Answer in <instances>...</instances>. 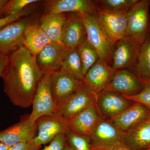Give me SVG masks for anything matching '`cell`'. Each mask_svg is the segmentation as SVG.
Listing matches in <instances>:
<instances>
[{"mask_svg": "<svg viewBox=\"0 0 150 150\" xmlns=\"http://www.w3.org/2000/svg\"><path fill=\"white\" fill-rule=\"evenodd\" d=\"M40 147L35 145L32 140L21 142L9 148V150H39Z\"/></svg>", "mask_w": 150, "mask_h": 150, "instance_id": "33", "label": "cell"}, {"mask_svg": "<svg viewBox=\"0 0 150 150\" xmlns=\"http://www.w3.org/2000/svg\"><path fill=\"white\" fill-rule=\"evenodd\" d=\"M39 2L37 0H8L4 11V17L18 13L28 6Z\"/></svg>", "mask_w": 150, "mask_h": 150, "instance_id": "29", "label": "cell"}, {"mask_svg": "<svg viewBox=\"0 0 150 150\" xmlns=\"http://www.w3.org/2000/svg\"><path fill=\"white\" fill-rule=\"evenodd\" d=\"M96 8L103 10L129 11L139 0H95Z\"/></svg>", "mask_w": 150, "mask_h": 150, "instance_id": "27", "label": "cell"}, {"mask_svg": "<svg viewBox=\"0 0 150 150\" xmlns=\"http://www.w3.org/2000/svg\"><path fill=\"white\" fill-rule=\"evenodd\" d=\"M50 143L49 145L39 150H64L67 143L65 134L57 135Z\"/></svg>", "mask_w": 150, "mask_h": 150, "instance_id": "32", "label": "cell"}, {"mask_svg": "<svg viewBox=\"0 0 150 150\" xmlns=\"http://www.w3.org/2000/svg\"><path fill=\"white\" fill-rule=\"evenodd\" d=\"M79 14L84 23L89 43L96 50L99 59L105 61L110 66L114 45L103 29L96 13Z\"/></svg>", "mask_w": 150, "mask_h": 150, "instance_id": "2", "label": "cell"}, {"mask_svg": "<svg viewBox=\"0 0 150 150\" xmlns=\"http://www.w3.org/2000/svg\"><path fill=\"white\" fill-rule=\"evenodd\" d=\"M114 71L107 62L98 59L85 75L84 83L97 94L106 89Z\"/></svg>", "mask_w": 150, "mask_h": 150, "instance_id": "16", "label": "cell"}, {"mask_svg": "<svg viewBox=\"0 0 150 150\" xmlns=\"http://www.w3.org/2000/svg\"><path fill=\"white\" fill-rule=\"evenodd\" d=\"M141 45L129 37H125L114 45L111 58L114 71L127 69L132 71L137 62Z\"/></svg>", "mask_w": 150, "mask_h": 150, "instance_id": "9", "label": "cell"}, {"mask_svg": "<svg viewBox=\"0 0 150 150\" xmlns=\"http://www.w3.org/2000/svg\"><path fill=\"white\" fill-rule=\"evenodd\" d=\"M44 74L35 56L23 45L11 51L1 78L4 91L15 105L31 106Z\"/></svg>", "mask_w": 150, "mask_h": 150, "instance_id": "1", "label": "cell"}, {"mask_svg": "<svg viewBox=\"0 0 150 150\" xmlns=\"http://www.w3.org/2000/svg\"><path fill=\"white\" fill-rule=\"evenodd\" d=\"M96 13L103 29L114 45L126 36L128 11L103 10L96 8Z\"/></svg>", "mask_w": 150, "mask_h": 150, "instance_id": "5", "label": "cell"}, {"mask_svg": "<svg viewBox=\"0 0 150 150\" xmlns=\"http://www.w3.org/2000/svg\"><path fill=\"white\" fill-rule=\"evenodd\" d=\"M9 53L0 51V77H1L4 70L7 64Z\"/></svg>", "mask_w": 150, "mask_h": 150, "instance_id": "34", "label": "cell"}, {"mask_svg": "<svg viewBox=\"0 0 150 150\" xmlns=\"http://www.w3.org/2000/svg\"><path fill=\"white\" fill-rule=\"evenodd\" d=\"M64 150H73V149H72L69 146V145L67 144V143H66V146H65Z\"/></svg>", "mask_w": 150, "mask_h": 150, "instance_id": "38", "label": "cell"}, {"mask_svg": "<svg viewBox=\"0 0 150 150\" xmlns=\"http://www.w3.org/2000/svg\"><path fill=\"white\" fill-rule=\"evenodd\" d=\"M144 86L134 72L127 69L114 71L106 89L116 92L126 96H132L139 93Z\"/></svg>", "mask_w": 150, "mask_h": 150, "instance_id": "12", "label": "cell"}, {"mask_svg": "<svg viewBox=\"0 0 150 150\" xmlns=\"http://www.w3.org/2000/svg\"><path fill=\"white\" fill-rule=\"evenodd\" d=\"M96 94L84 83L58 106L57 115L69 121L79 113L96 103Z\"/></svg>", "mask_w": 150, "mask_h": 150, "instance_id": "7", "label": "cell"}, {"mask_svg": "<svg viewBox=\"0 0 150 150\" xmlns=\"http://www.w3.org/2000/svg\"><path fill=\"white\" fill-rule=\"evenodd\" d=\"M150 0H139L128 11L125 37L142 44L150 34Z\"/></svg>", "mask_w": 150, "mask_h": 150, "instance_id": "3", "label": "cell"}, {"mask_svg": "<svg viewBox=\"0 0 150 150\" xmlns=\"http://www.w3.org/2000/svg\"><path fill=\"white\" fill-rule=\"evenodd\" d=\"M86 39L85 26L79 14L67 13L62 28V43L67 48H76Z\"/></svg>", "mask_w": 150, "mask_h": 150, "instance_id": "13", "label": "cell"}, {"mask_svg": "<svg viewBox=\"0 0 150 150\" xmlns=\"http://www.w3.org/2000/svg\"><path fill=\"white\" fill-rule=\"evenodd\" d=\"M31 113L28 120L35 123L39 118L44 116L57 115L58 106L54 102L49 83V75H44L32 103Z\"/></svg>", "mask_w": 150, "mask_h": 150, "instance_id": "6", "label": "cell"}, {"mask_svg": "<svg viewBox=\"0 0 150 150\" xmlns=\"http://www.w3.org/2000/svg\"><path fill=\"white\" fill-rule=\"evenodd\" d=\"M28 116L22 118L18 123L0 131V142L10 147L18 143L32 140L35 137L37 124L36 123H30Z\"/></svg>", "mask_w": 150, "mask_h": 150, "instance_id": "15", "label": "cell"}, {"mask_svg": "<svg viewBox=\"0 0 150 150\" xmlns=\"http://www.w3.org/2000/svg\"><path fill=\"white\" fill-rule=\"evenodd\" d=\"M143 81H150V34L141 44L137 62L132 70Z\"/></svg>", "mask_w": 150, "mask_h": 150, "instance_id": "24", "label": "cell"}, {"mask_svg": "<svg viewBox=\"0 0 150 150\" xmlns=\"http://www.w3.org/2000/svg\"><path fill=\"white\" fill-rule=\"evenodd\" d=\"M33 4L28 6L23 11L18 13L11 14L8 16L0 18V30L2 29L8 25L18 21L19 20L26 17L32 13L34 8L33 7Z\"/></svg>", "mask_w": 150, "mask_h": 150, "instance_id": "31", "label": "cell"}, {"mask_svg": "<svg viewBox=\"0 0 150 150\" xmlns=\"http://www.w3.org/2000/svg\"><path fill=\"white\" fill-rule=\"evenodd\" d=\"M9 148L5 144L0 142V150H9Z\"/></svg>", "mask_w": 150, "mask_h": 150, "instance_id": "37", "label": "cell"}, {"mask_svg": "<svg viewBox=\"0 0 150 150\" xmlns=\"http://www.w3.org/2000/svg\"><path fill=\"white\" fill-rule=\"evenodd\" d=\"M121 144L130 150L150 149V118L124 132Z\"/></svg>", "mask_w": 150, "mask_h": 150, "instance_id": "20", "label": "cell"}, {"mask_svg": "<svg viewBox=\"0 0 150 150\" xmlns=\"http://www.w3.org/2000/svg\"><path fill=\"white\" fill-rule=\"evenodd\" d=\"M67 49L62 42H51L35 56L38 66L44 75H50L61 69L62 59Z\"/></svg>", "mask_w": 150, "mask_h": 150, "instance_id": "14", "label": "cell"}, {"mask_svg": "<svg viewBox=\"0 0 150 150\" xmlns=\"http://www.w3.org/2000/svg\"><path fill=\"white\" fill-rule=\"evenodd\" d=\"M112 150H130L129 149H127L126 147L123 146L122 144L118 145V146H116Z\"/></svg>", "mask_w": 150, "mask_h": 150, "instance_id": "36", "label": "cell"}, {"mask_svg": "<svg viewBox=\"0 0 150 150\" xmlns=\"http://www.w3.org/2000/svg\"><path fill=\"white\" fill-rule=\"evenodd\" d=\"M43 3L44 13H93L96 12V7L90 0H48Z\"/></svg>", "mask_w": 150, "mask_h": 150, "instance_id": "18", "label": "cell"}, {"mask_svg": "<svg viewBox=\"0 0 150 150\" xmlns=\"http://www.w3.org/2000/svg\"><path fill=\"white\" fill-rule=\"evenodd\" d=\"M30 18H23L0 30V51L10 53L22 46L25 30L30 23Z\"/></svg>", "mask_w": 150, "mask_h": 150, "instance_id": "17", "label": "cell"}, {"mask_svg": "<svg viewBox=\"0 0 150 150\" xmlns=\"http://www.w3.org/2000/svg\"><path fill=\"white\" fill-rule=\"evenodd\" d=\"M8 0H0V18L4 17L5 7Z\"/></svg>", "mask_w": 150, "mask_h": 150, "instance_id": "35", "label": "cell"}, {"mask_svg": "<svg viewBox=\"0 0 150 150\" xmlns=\"http://www.w3.org/2000/svg\"><path fill=\"white\" fill-rule=\"evenodd\" d=\"M144 88L139 93L132 96H123L134 102L143 105L150 111V81H144Z\"/></svg>", "mask_w": 150, "mask_h": 150, "instance_id": "30", "label": "cell"}, {"mask_svg": "<svg viewBox=\"0 0 150 150\" xmlns=\"http://www.w3.org/2000/svg\"><path fill=\"white\" fill-rule=\"evenodd\" d=\"M134 103L121 94L108 90L96 94L98 110L103 118L108 120L121 114Z\"/></svg>", "mask_w": 150, "mask_h": 150, "instance_id": "11", "label": "cell"}, {"mask_svg": "<svg viewBox=\"0 0 150 150\" xmlns=\"http://www.w3.org/2000/svg\"><path fill=\"white\" fill-rule=\"evenodd\" d=\"M149 150H150V149H149Z\"/></svg>", "mask_w": 150, "mask_h": 150, "instance_id": "40", "label": "cell"}, {"mask_svg": "<svg viewBox=\"0 0 150 150\" xmlns=\"http://www.w3.org/2000/svg\"><path fill=\"white\" fill-rule=\"evenodd\" d=\"M80 57L84 76L89 69L99 59L96 49L87 40L84 41L76 48Z\"/></svg>", "mask_w": 150, "mask_h": 150, "instance_id": "26", "label": "cell"}, {"mask_svg": "<svg viewBox=\"0 0 150 150\" xmlns=\"http://www.w3.org/2000/svg\"><path fill=\"white\" fill-rule=\"evenodd\" d=\"M149 118L150 110L143 105L135 102L121 114L109 120L120 131L126 132Z\"/></svg>", "mask_w": 150, "mask_h": 150, "instance_id": "19", "label": "cell"}, {"mask_svg": "<svg viewBox=\"0 0 150 150\" xmlns=\"http://www.w3.org/2000/svg\"><path fill=\"white\" fill-rule=\"evenodd\" d=\"M84 83L64 70L60 69L49 75L51 94L58 106L74 93Z\"/></svg>", "mask_w": 150, "mask_h": 150, "instance_id": "8", "label": "cell"}, {"mask_svg": "<svg viewBox=\"0 0 150 150\" xmlns=\"http://www.w3.org/2000/svg\"><path fill=\"white\" fill-rule=\"evenodd\" d=\"M67 13H44L40 17L39 24L51 42H61V35Z\"/></svg>", "mask_w": 150, "mask_h": 150, "instance_id": "23", "label": "cell"}, {"mask_svg": "<svg viewBox=\"0 0 150 150\" xmlns=\"http://www.w3.org/2000/svg\"><path fill=\"white\" fill-rule=\"evenodd\" d=\"M124 133L110 120L103 118L89 136L91 150H113L121 144Z\"/></svg>", "mask_w": 150, "mask_h": 150, "instance_id": "4", "label": "cell"}, {"mask_svg": "<svg viewBox=\"0 0 150 150\" xmlns=\"http://www.w3.org/2000/svg\"><path fill=\"white\" fill-rule=\"evenodd\" d=\"M61 69L83 81L82 65L77 48H67L61 64Z\"/></svg>", "mask_w": 150, "mask_h": 150, "instance_id": "25", "label": "cell"}, {"mask_svg": "<svg viewBox=\"0 0 150 150\" xmlns=\"http://www.w3.org/2000/svg\"><path fill=\"white\" fill-rule=\"evenodd\" d=\"M36 123L38 132L32 141L38 146L48 144L57 135L65 134L70 130L69 121L59 115L43 116Z\"/></svg>", "mask_w": 150, "mask_h": 150, "instance_id": "10", "label": "cell"}, {"mask_svg": "<svg viewBox=\"0 0 150 150\" xmlns=\"http://www.w3.org/2000/svg\"></svg>", "mask_w": 150, "mask_h": 150, "instance_id": "39", "label": "cell"}, {"mask_svg": "<svg viewBox=\"0 0 150 150\" xmlns=\"http://www.w3.org/2000/svg\"><path fill=\"white\" fill-rule=\"evenodd\" d=\"M51 42L39 25L30 23L27 25L25 30L23 45L33 56H36Z\"/></svg>", "mask_w": 150, "mask_h": 150, "instance_id": "22", "label": "cell"}, {"mask_svg": "<svg viewBox=\"0 0 150 150\" xmlns=\"http://www.w3.org/2000/svg\"><path fill=\"white\" fill-rule=\"evenodd\" d=\"M103 118L95 103L71 119L69 128L74 132L89 137Z\"/></svg>", "mask_w": 150, "mask_h": 150, "instance_id": "21", "label": "cell"}, {"mask_svg": "<svg viewBox=\"0 0 150 150\" xmlns=\"http://www.w3.org/2000/svg\"><path fill=\"white\" fill-rule=\"evenodd\" d=\"M67 144L74 150H91L88 136L78 134L71 130L65 134Z\"/></svg>", "mask_w": 150, "mask_h": 150, "instance_id": "28", "label": "cell"}]
</instances>
